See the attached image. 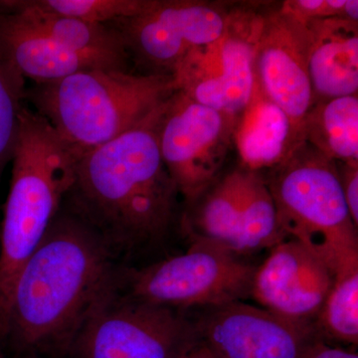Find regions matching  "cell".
I'll return each instance as SVG.
<instances>
[{"label":"cell","mask_w":358,"mask_h":358,"mask_svg":"<svg viewBox=\"0 0 358 358\" xmlns=\"http://www.w3.org/2000/svg\"><path fill=\"white\" fill-rule=\"evenodd\" d=\"M164 103L136 128L78 160L74 185L66 197L70 213L109 245L155 247L179 229L181 197L157 141Z\"/></svg>","instance_id":"obj_1"},{"label":"cell","mask_w":358,"mask_h":358,"mask_svg":"<svg viewBox=\"0 0 358 358\" xmlns=\"http://www.w3.org/2000/svg\"><path fill=\"white\" fill-rule=\"evenodd\" d=\"M109 248L74 214H58L16 279L7 336L23 350H68L115 291Z\"/></svg>","instance_id":"obj_2"},{"label":"cell","mask_w":358,"mask_h":358,"mask_svg":"<svg viewBox=\"0 0 358 358\" xmlns=\"http://www.w3.org/2000/svg\"><path fill=\"white\" fill-rule=\"evenodd\" d=\"M79 159L46 120L26 106L0 234V343L7 336L16 279L57 217Z\"/></svg>","instance_id":"obj_3"},{"label":"cell","mask_w":358,"mask_h":358,"mask_svg":"<svg viewBox=\"0 0 358 358\" xmlns=\"http://www.w3.org/2000/svg\"><path fill=\"white\" fill-rule=\"evenodd\" d=\"M174 92L169 74L95 68L35 85L26 98L81 157L136 128Z\"/></svg>","instance_id":"obj_4"},{"label":"cell","mask_w":358,"mask_h":358,"mask_svg":"<svg viewBox=\"0 0 358 358\" xmlns=\"http://www.w3.org/2000/svg\"><path fill=\"white\" fill-rule=\"evenodd\" d=\"M264 176L287 239L305 245L336 277L357 270L358 227L350 217L336 162L303 141Z\"/></svg>","instance_id":"obj_5"},{"label":"cell","mask_w":358,"mask_h":358,"mask_svg":"<svg viewBox=\"0 0 358 358\" xmlns=\"http://www.w3.org/2000/svg\"><path fill=\"white\" fill-rule=\"evenodd\" d=\"M244 258L213 245L192 243L185 253L129 273L127 296L183 312L248 300L258 266Z\"/></svg>","instance_id":"obj_6"},{"label":"cell","mask_w":358,"mask_h":358,"mask_svg":"<svg viewBox=\"0 0 358 358\" xmlns=\"http://www.w3.org/2000/svg\"><path fill=\"white\" fill-rule=\"evenodd\" d=\"M117 291V289H115ZM113 292L92 313L68 352L74 358H183L199 341L187 312Z\"/></svg>","instance_id":"obj_7"},{"label":"cell","mask_w":358,"mask_h":358,"mask_svg":"<svg viewBox=\"0 0 358 358\" xmlns=\"http://www.w3.org/2000/svg\"><path fill=\"white\" fill-rule=\"evenodd\" d=\"M265 13L229 11L222 36L190 52L173 71L174 89L238 122L255 87V54Z\"/></svg>","instance_id":"obj_8"},{"label":"cell","mask_w":358,"mask_h":358,"mask_svg":"<svg viewBox=\"0 0 358 358\" xmlns=\"http://www.w3.org/2000/svg\"><path fill=\"white\" fill-rule=\"evenodd\" d=\"M237 122L176 91L164 103L157 141L164 166L185 205L221 176Z\"/></svg>","instance_id":"obj_9"},{"label":"cell","mask_w":358,"mask_h":358,"mask_svg":"<svg viewBox=\"0 0 358 358\" xmlns=\"http://www.w3.org/2000/svg\"><path fill=\"white\" fill-rule=\"evenodd\" d=\"M230 10L189 0H154L140 15L110 23L127 52L148 66L152 74H173L190 53L222 36Z\"/></svg>","instance_id":"obj_10"},{"label":"cell","mask_w":358,"mask_h":358,"mask_svg":"<svg viewBox=\"0 0 358 358\" xmlns=\"http://www.w3.org/2000/svg\"><path fill=\"white\" fill-rule=\"evenodd\" d=\"M192 317L199 341L217 358H303L322 338L298 324L244 301L199 308Z\"/></svg>","instance_id":"obj_11"},{"label":"cell","mask_w":358,"mask_h":358,"mask_svg":"<svg viewBox=\"0 0 358 358\" xmlns=\"http://www.w3.org/2000/svg\"><path fill=\"white\" fill-rule=\"evenodd\" d=\"M308 53L310 33L303 21L281 7L265 13L255 54L256 83L286 113L301 136L303 120L315 103Z\"/></svg>","instance_id":"obj_12"},{"label":"cell","mask_w":358,"mask_h":358,"mask_svg":"<svg viewBox=\"0 0 358 358\" xmlns=\"http://www.w3.org/2000/svg\"><path fill=\"white\" fill-rule=\"evenodd\" d=\"M334 279L319 256L296 240L285 239L257 267L252 299L284 319L315 327Z\"/></svg>","instance_id":"obj_13"},{"label":"cell","mask_w":358,"mask_h":358,"mask_svg":"<svg viewBox=\"0 0 358 358\" xmlns=\"http://www.w3.org/2000/svg\"><path fill=\"white\" fill-rule=\"evenodd\" d=\"M253 173L238 166L219 176L199 199L185 205L178 230L188 243L213 245L237 254Z\"/></svg>","instance_id":"obj_14"},{"label":"cell","mask_w":358,"mask_h":358,"mask_svg":"<svg viewBox=\"0 0 358 358\" xmlns=\"http://www.w3.org/2000/svg\"><path fill=\"white\" fill-rule=\"evenodd\" d=\"M310 33L308 74L315 101L358 91V22L343 17L306 21Z\"/></svg>","instance_id":"obj_15"},{"label":"cell","mask_w":358,"mask_h":358,"mask_svg":"<svg viewBox=\"0 0 358 358\" xmlns=\"http://www.w3.org/2000/svg\"><path fill=\"white\" fill-rule=\"evenodd\" d=\"M0 45L23 78L35 85L53 83L81 71L108 68L58 43L15 13L1 9Z\"/></svg>","instance_id":"obj_16"},{"label":"cell","mask_w":358,"mask_h":358,"mask_svg":"<svg viewBox=\"0 0 358 358\" xmlns=\"http://www.w3.org/2000/svg\"><path fill=\"white\" fill-rule=\"evenodd\" d=\"M303 143L286 113L273 103L255 81L253 95L238 120L234 145L242 166L267 173L288 159Z\"/></svg>","instance_id":"obj_17"},{"label":"cell","mask_w":358,"mask_h":358,"mask_svg":"<svg viewBox=\"0 0 358 358\" xmlns=\"http://www.w3.org/2000/svg\"><path fill=\"white\" fill-rule=\"evenodd\" d=\"M0 9L15 13L28 25L48 35L70 50L94 59L106 67L127 70L128 52L121 35L110 25L20 8L6 1H0Z\"/></svg>","instance_id":"obj_18"},{"label":"cell","mask_w":358,"mask_h":358,"mask_svg":"<svg viewBox=\"0 0 358 358\" xmlns=\"http://www.w3.org/2000/svg\"><path fill=\"white\" fill-rule=\"evenodd\" d=\"M301 138L339 164L358 166V96L315 101L301 129Z\"/></svg>","instance_id":"obj_19"},{"label":"cell","mask_w":358,"mask_h":358,"mask_svg":"<svg viewBox=\"0 0 358 358\" xmlns=\"http://www.w3.org/2000/svg\"><path fill=\"white\" fill-rule=\"evenodd\" d=\"M315 327L324 341L357 345L358 268L336 275Z\"/></svg>","instance_id":"obj_20"},{"label":"cell","mask_w":358,"mask_h":358,"mask_svg":"<svg viewBox=\"0 0 358 358\" xmlns=\"http://www.w3.org/2000/svg\"><path fill=\"white\" fill-rule=\"evenodd\" d=\"M20 8L108 25L140 15L154 0H6Z\"/></svg>","instance_id":"obj_21"},{"label":"cell","mask_w":358,"mask_h":358,"mask_svg":"<svg viewBox=\"0 0 358 358\" xmlns=\"http://www.w3.org/2000/svg\"><path fill=\"white\" fill-rule=\"evenodd\" d=\"M26 80L0 45V179L13 162L20 136L21 114L27 102Z\"/></svg>","instance_id":"obj_22"},{"label":"cell","mask_w":358,"mask_h":358,"mask_svg":"<svg viewBox=\"0 0 358 358\" xmlns=\"http://www.w3.org/2000/svg\"><path fill=\"white\" fill-rule=\"evenodd\" d=\"M281 8L303 22L333 17L358 22L357 0H292L285 1Z\"/></svg>","instance_id":"obj_23"},{"label":"cell","mask_w":358,"mask_h":358,"mask_svg":"<svg viewBox=\"0 0 358 358\" xmlns=\"http://www.w3.org/2000/svg\"><path fill=\"white\" fill-rule=\"evenodd\" d=\"M336 164L350 217L358 227V166Z\"/></svg>","instance_id":"obj_24"},{"label":"cell","mask_w":358,"mask_h":358,"mask_svg":"<svg viewBox=\"0 0 358 358\" xmlns=\"http://www.w3.org/2000/svg\"><path fill=\"white\" fill-rule=\"evenodd\" d=\"M303 358H358L357 352L334 348L322 338L317 339L308 348Z\"/></svg>","instance_id":"obj_25"},{"label":"cell","mask_w":358,"mask_h":358,"mask_svg":"<svg viewBox=\"0 0 358 358\" xmlns=\"http://www.w3.org/2000/svg\"><path fill=\"white\" fill-rule=\"evenodd\" d=\"M183 358H217L203 345L201 341H197L192 350L186 353L185 357Z\"/></svg>","instance_id":"obj_26"},{"label":"cell","mask_w":358,"mask_h":358,"mask_svg":"<svg viewBox=\"0 0 358 358\" xmlns=\"http://www.w3.org/2000/svg\"><path fill=\"white\" fill-rule=\"evenodd\" d=\"M0 358H4L3 355H2L1 343H0Z\"/></svg>","instance_id":"obj_27"}]
</instances>
